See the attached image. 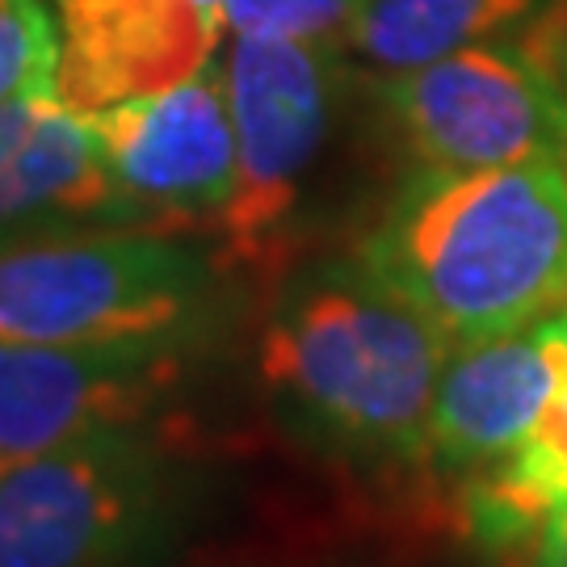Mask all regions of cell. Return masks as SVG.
Instances as JSON below:
<instances>
[{
  "mask_svg": "<svg viewBox=\"0 0 567 567\" xmlns=\"http://www.w3.org/2000/svg\"><path fill=\"white\" fill-rule=\"evenodd\" d=\"M182 353L0 341V458L143 425Z\"/></svg>",
  "mask_w": 567,
  "mask_h": 567,
  "instance_id": "9",
  "label": "cell"
},
{
  "mask_svg": "<svg viewBox=\"0 0 567 567\" xmlns=\"http://www.w3.org/2000/svg\"><path fill=\"white\" fill-rule=\"evenodd\" d=\"M182 508V466L143 425L0 458V567H140Z\"/></svg>",
  "mask_w": 567,
  "mask_h": 567,
  "instance_id": "4",
  "label": "cell"
},
{
  "mask_svg": "<svg viewBox=\"0 0 567 567\" xmlns=\"http://www.w3.org/2000/svg\"><path fill=\"white\" fill-rule=\"evenodd\" d=\"M362 0H227L231 39H299L344 42Z\"/></svg>",
  "mask_w": 567,
  "mask_h": 567,
  "instance_id": "14",
  "label": "cell"
},
{
  "mask_svg": "<svg viewBox=\"0 0 567 567\" xmlns=\"http://www.w3.org/2000/svg\"><path fill=\"white\" fill-rule=\"evenodd\" d=\"M450 353L446 337L362 261H324L282 286L261 332V379L320 446L421 458Z\"/></svg>",
  "mask_w": 567,
  "mask_h": 567,
  "instance_id": "2",
  "label": "cell"
},
{
  "mask_svg": "<svg viewBox=\"0 0 567 567\" xmlns=\"http://www.w3.org/2000/svg\"><path fill=\"white\" fill-rule=\"evenodd\" d=\"M227 0H51L60 30L55 97L102 114L189 81L215 60Z\"/></svg>",
  "mask_w": 567,
  "mask_h": 567,
  "instance_id": "8",
  "label": "cell"
},
{
  "mask_svg": "<svg viewBox=\"0 0 567 567\" xmlns=\"http://www.w3.org/2000/svg\"><path fill=\"white\" fill-rule=\"evenodd\" d=\"M550 0H362L344 47L383 76L408 72L538 18Z\"/></svg>",
  "mask_w": 567,
  "mask_h": 567,
  "instance_id": "12",
  "label": "cell"
},
{
  "mask_svg": "<svg viewBox=\"0 0 567 567\" xmlns=\"http://www.w3.org/2000/svg\"><path fill=\"white\" fill-rule=\"evenodd\" d=\"M395 140L421 168L567 164V97L526 47L475 42L374 84Z\"/></svg>",
  "mask_w": 567,
  "mask_h": 567,
  "instance_id": "6",
  "label": "cell"
},
{
  "mask_svg": "<svg viewBox=\"0 0 567 567\" xmlns=\"http://www.w3.org/2000/svg\"><path fill=\"white\" fill-rule=\"evenodd\" d=\"M60 30L51 0H0V105L55 93Z\"/></svg>",
  "mask_w": 567,
  "mask_h": 567,
  "instance_id": "13",
  "label": "cell"
},
{
  "mask_svg": "<svg viewBox=\"0 0 567 567\" xmlns=\"http://www.w3.org/2000/svg\"><path fill=\"white\" fill-rule=\"evenodd\" d=\"M358 261L450 341H496L567 311V164L421 168Z\"/></svg>",
  "mask_w": 567,
  "mask_h": 567,
  "instance_id": "1",
  "label": "cell"
},
{
  "mask_svg": "<svg viewBox=\"0 0 567 567\" xmlns=\"http://www.w3.org/2000/svg\"><path fill=\"white\" fill-rule=\"evenodd\" d=\"M215 269L185 236L84 227L0 248V341L185 353L210 320Z\"/></svg>",
  "mask_w": 567,
  "mask_h": 567,
  "instance_id": "3",
  "label": "cell"
},
{
  "mask_svg": "<svg viewBox=\"0 0 567 567\" xmlns=\"http://www.w3.org/2000/svg\"><path fill=\"white\" fill-rule=\"evenodd\" d=\"M236 126V189L215 224L219 269L269 261L282 248L311 168L324 152L341 102V42L231 39L224 60Z\"/></svg>",
  "mask_w": 567,
  "mask_h": 567,
  "instance_id": "5",
  "label": "cell"
},
{
  "mask_svg": "<svg viewBox=\"0 0 567 567\" xmlns=\"http://www.w3.org/2000/svg\"><path fill=\"white\" fill-rule=\"evenodd\" d=\"M131 227L122 210L93 122L47 97L0 105V248L4 244Z\"/></svg>",
  "mask_w": 567,
  "mask_h": 567,
  "instance_id": "11",
  "label": "cell"
},
{
  "mask_svg": "<svg viewBox=\"0 0 567 567\" xmlns=\"http://www.w3.org/2000/svg\"><path fill=\"white\" fill-rule=\"evenodd\" d=\"M567 370V311L496 341L454 349L429 416V458L487 466L508 458L538 425Z\"/></svg>",
  "mask_w": 567,
  "mask_h": 567,
  "instance_id": "10",
  "label": "cell"
},
{
  "mask_svg": "<svg viewBox=\"0 0 567 567\" xmlns=\"http://www.w3.org/2000/svg\"><path fill=\"white\" fill-rule=\"evenodd\" d=\"M522 47L547 68L550 81L559 84L567 97V0H550L547 9L534 18Z\"/></svg>",
  "mask_w": 567,
  "mask_h": 567,
  "instance_id": "15",
  "label": "cell"
},
{
  "mask_svg": "<svg viewBox=\"0 0 567 567\" xmlns=\"http://www.w3.org/2000/svg\"><path fill=\"white\" fill-rule=\"evenodd\" d=\"M534 567H567V505H559L547 517V526L538 534Z\"/></svg>",
  "mask_w": 567,
  "mask_h": 567,
  "instance_id": "16",
  "label": "cell"
},
{
  "mask_svg": "<svg viewBox=\"0 0 567 567\" xmlns=\"http://www.w3.org/2000/svg\"><path fill=\"white\" fill-rule=\"evenodd\" d=\"M97 131L126 224L164 236L224 219L236 189V126L224 63L135 102L84 114Z\"/></svg>",
  "mask_w": 567,
  "mask_h": 567,
  "instance_id": "7",
  "label": "cell"
}]
</instances>
